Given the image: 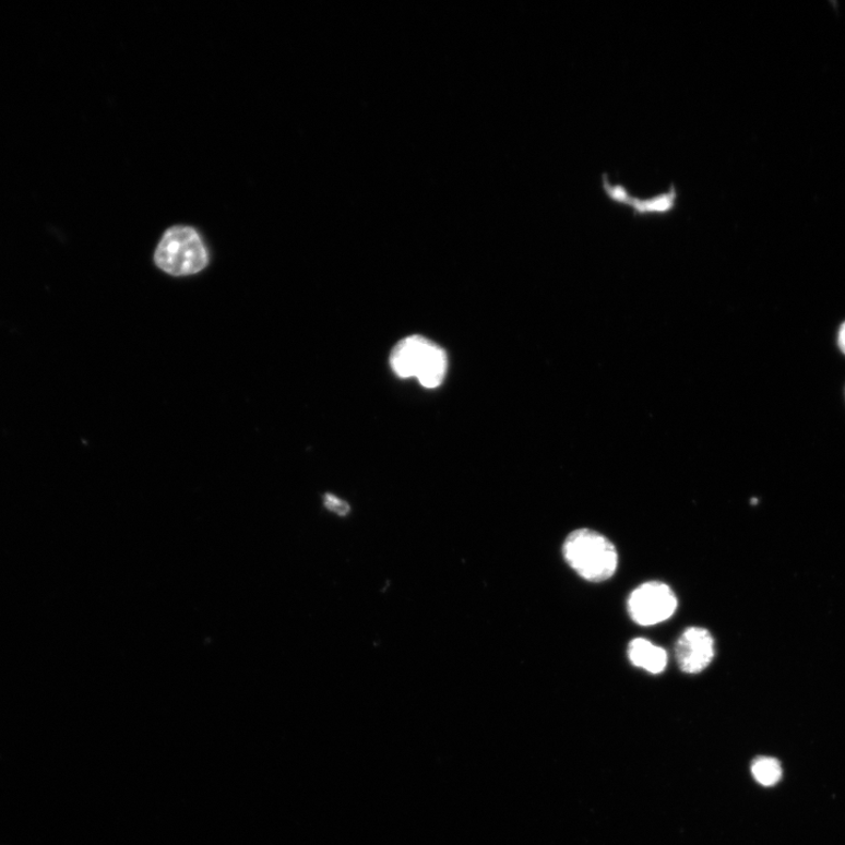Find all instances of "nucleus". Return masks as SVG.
Returning a JSON list of instances; mask_svg holds the SVG:
<instances>
[{
  "label": "nucleus",
  "mask_w": 845,
  "mask_h": 845,
  "mask_svg": "<svg viewBox=\"0 0 845 845\" xmlns=\"http://www.w3.org/2000/svg\"><path fill=\"white\" fill-rule=\"evenodd\" d=\"M568 566L584 581L604 583L612 578L619 563L617 547L598 531L578 528L562 545Z\"/></svg>",
  "instance_id": "1"
},
{
  "label": "nucleus",
  "mask_w": 845,
  "mask_h": 845,
  "mask_svg": "<svg viewBox=\"0 0 845 845\" xmlns=\"http://www.w3.org/2000/svg\"><path fill=\"white\" fill-rule=\"evenodd\" d=\"M154 262L171 276L194 275L205 270L210 253L200 233L188 226L169 228L155 249Z\"/></svg>",
  "instance_id": "2"
},
{
  "label": "nucleus",
  "mask_w": 845,
  "mask_h": 845,
  "mask_svg": "<svg viewBox=\"0 0 845 845\" xmlns=\"http://www.w3.org/2000/svg\"><path fill=\"white\" fill-rule=\"evenodd\" d=\"M675 591L663 582H647L632 591L628 600L631 619L640 626L662 623L677 612Z\"/></svg>",
  "instance_id": "3"
},
{
  "label": "nucleus",
  "mask_w": 845,
  "mask_h": 845,
  "mask_svg": "<svg viewBox=\"0 0 845 845\" xmlns=\"http://www.w3.org/2000/svg\"><path fill=\"white\" fill-rule=\"evenodd\" d=\"M715 656V640L707 629H686L677 641L676 659L685 675H700L710 667Z\"/></svg>",
  "instance_id": "4"
},
{
  "label": "nucleus",
  "mask_w": 845,
  "mask_h": 845,
  "mask_svg": "<svg viewBox=\"0 0 845 845\" xmlns=\"http://www.w3.org/2000/svg\"><path fill=\"white\" fill-rule=\"evenodd\" d=\"M435 347L436 343L425 336L405 337L391 352L390 366L398 378H417Z\"/></svg>",
  "instance_id": "5"
},
{
  "label": "nucleus",
  "mask_w": 845,
  "mask_h": 845,
  "mask_svg": "<svg viewBox=\"0 0 845 845\" xmlns=\"http://www.w3.org/2000/svg\"><path fill=\"white\" fill-rule=\"evenodd\" d=\"M628 653L633 666L644 669L651 673V675H662L667 667V652L663 647L654 645L647 639L636 638L632 640Z\"/></svg>",
  "instance_id": "6"
},
{
  "label": "nucleus",
  "mask_w": 845,
  "mask_h": 845,
  "mask_svg": "<svg viewBox=\"0 0 845 845\" xmlns=\"http://www.w3.org/2000/svg\"><path fill=\"white\" fill-rule=\"evenodd\" d=\"M677 202V187L675 185H670L667 192L654 195L652 198L639 199L633 197L629 207L633 210L634 215L639 216L666 215L676 210Z\"/></svg>",
  "instance_id": "7"
},
{
  "label": "nucleus",
  "mask_w": 845,
  "mask_h": 845,
  "mask_svg": "<svg viewBox=\"0 0 845 845\" xmlns=\"http://www.w3.org/2000/svg\"><path fill=\"white\" fill-rule=\"evenodd\" d=\"M448 369V356L443 348L436 346L427 364L417 374L419 383L429 389L440 386L443 383Z\"/></svg>",
  "instance_id": "8"
},
{
  "label": "nucleus",
  "mask_w": 845,
  "mask_h": 845,
  "mask_svg": "<svg viewBox=\"0 0 845 845\" xmlns=\"http://www.w3.org/2000/svg\"><path fill=\"white\" fill-rule=\"evenodd\" d=\"M751 773L765 787L777 784L782 776L781 765L775 759L760 758L751 765Z\"/></svg>",
  "instance_id": "9"
},
{
  "label": "nucleus",
  "mask_w": 845,
  "mask_h": 845,
  "mask_svg": "<svg viewBox=\"0 0 845 845\" xmlns=\"http://www.w3.org/2000/svg\"><path fill=\"white\" fill-rule=\"evenodd\" d=\"M603 187L606 195L610 201L629 207L633 195L630 193L628 188L623 187L622 185L610 183L606 175L603 176Z\"/></svg>",
  "instance_id": "10"
},
{
  "label": "nucleus",
  "mask_w": 845,
  "mask_h": 845,
  "mask_svg": "<svg viewBox=\"0 0 845 845\" xmlns=\"http://www.w3.org/2000/svg\"><path fill=\"white\" fill-rule=\"evenodd\" d=\"M324 504L328 510H331L340 515H347L350 511L349 505L344 500L328 493L324 497Z\"/></svg>",
  "instance_id": "11"
},
{
  "label": "nucleus",
  "mask_w": 845,
  "mask_h": 845,
  "mask_svg": "<svg viewBox=\"0 0 845 845\" xmlns=\"http://www.w3.org/2000/svg\"><path fill=\"white\" fill-rule=\"evenodd\" d=\"M838 347L842 350V353L845 354V322L840 328Z\"/></svg>",
  "instance_id": "12"
}]
</instances>
